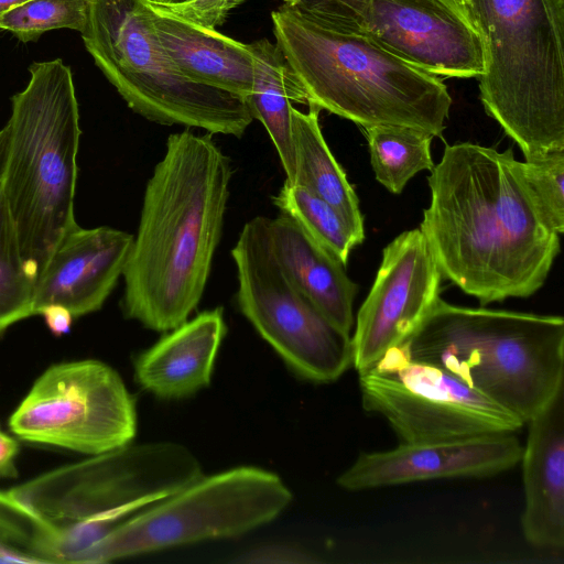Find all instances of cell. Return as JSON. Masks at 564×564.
<instances>
[{"label":"cell","mask_w":564,"mask_h":564,"mask_svg":"<svg viewBox=\"0 0 564 564\" xmlns=\"http://www.w3.org/2000/svg\"><path fill=\"white\" fill-rule=\"evenodd\" d=\"M420 230L438 269L481 304L528 297L544 284L560 235L512 149L446 145L427 178Z\"/></svg>","instance_id":"cell-1"},{"label":"cell","mask_w":564,"mask_h":564,"mask_svg":"<svg viewBox=\"0 0 564 564\" xmlns=\"http://www.w3.org/2000/svg\"><path fill=\"white\" fill-rule=\"evenodd\" d=\"M232 167L209 134H170L148 180L123 270L126 317L155 332L197 307L219 243Z\"/></svg>","instance_id":"cell-2"},{"label":"cell","mask_w":564,"mask_h":564,"mask_svg":"<svg viewBox=\"0 0 564 564\" xmlns=\"http://www.w3.org/2000/svg\"><path fill=\"white\" fill-rule=\"evenodd\" d=\"M275 45L307 96V105L360 127L399 126L441 137L452 98L438 76L372 40L284 3L271 13Z\"/></svg>","instance_id":"cell-3"},{"label":"cell","mask_w":564,"mask_h":564,"mask_svg":"<svg viewBox=\"0 0 564 564\" xmlns=\"http://www.w3.org/2000/svg\"><path fill=\"white\" fill-rule=\"evenodd\" d=\"M11 98L0 181L21 259L36 281L61 239L77 226L79 110L70 68L61 58L34 62Z\"/></svg>","instance_id":"cell-4"},{"label":"cell","mask_w":564,"mask_h":564,"mask_svg":"<svg viewBox=\"0 0 564 564\" xmlns=\"http://www.w3.org/2000/svg\"><path fill=\"white\" fill-rule=\"evenodd\" d=\"M506 409L524 424L564 387V319L437 299L401 345Z\"/></svg>","instance_id":"cell-5"},{"label":"cell","mask_w":564,"mask_h":564,"mask_svg":"<svg viewBox=\"0 0 564 564\" xmlns=\"http://www.w3.org/2000/svg\"><path fill=\"white\" fill-rule=\"evenodd\" d=\"M480 100L524 159L564 150V0H469Z\"/></svg>","instance_id":"cell-6"},{"label":"cell","mask_w":564,"mask_h":564,"mask_svg":"<svg viewBox=\"0 0 564 564\" xmlns=\"http://www.w3.org/2000/svg\"><path fill=\"white\" fill-rule=\"evenodd\" d=\"M80 33L96 66L127 105L164 126L240 138L253 120L245 98L183 77L161 46L149 0H88Z\"/></svg>","instance_id":"cell-7"},{"label":"cell","mask_w":564,"mask_h":564,"mask_svg":"<svg viewBox=\"0 0 564 564\" xmlns=\"http://www.w3.org/2000/svg\"><path fill=\"white\" fill-rule=\"evenodd\" d=\"M203 476L196 456L174 442H152L93 455L11 490L65 535L73 561L128 514Z\"/></svg>","instance_id":"cell-8"},{"label":"cell","mask_w":564,"mask_h":564,"mask_svg":"<svg viewBox=\"0 0 564 564\" xmlns=\"http://www.w3.org/2000/svg\"><path fill=\"white\" fill-rule=\"evenodd\" d=\"M292 494L274 473L251 466L200 476L113 525L77 557L105 563L245 534L279 517Z\"/></svg>","instance_id":"cell-9"},{"label":"cell","mask_w":564,"mask_h":564,"mask_svg":"<svg viewBox=\"0 0 564 564\" xmlns=\"http://www.w3.org/2000/svg\"><path fill=\"white\" fill-rule=\"evenodd\" d=\"M268 219L247 221L231 249L238 307L297 376L334 382L352 366L351 336L337 330L290 281L272 252Z\"/></svg>","instance_id":"cell-10"},{"label":"cell","mask_w":564,"mask_h":564,"mask_svg":"<svg viewBox=\"0 0 564 564\" xmlns=\"http://www.w3.org/2000/svg\"><path fill=\"white\" fill-rule=\"evenodd\" d=\"M19 438L97 455L131 443L135 400L119 373L94 359L59 362L34 382L9 419Z\"/></svg>","instance_id":"cell-11"},{"label":"cell","mask_w":564,"mask_h":564,"mask_svg":"<svg viewBox=\"0 0 564 564\" xmlns=\"http://www.w3.org/2000/svg\"><path fill=\"white\" fill-rule=\"evenodd\" d=\"M362 408L383 417L401 443L514 433L524 423L445 370L390 349L359 373Z\"/></svg>","instance_id":"cell-12"},{"label":"cell","mask_w":564,"mask_h":564,"mask_svg":"<svg viewBox=\"0 0 564 564\" xmlns=\"http://www.w3.org/2000/svg\"><path fill=\"white\" fill-rule=\"evenodd\" d=\"M292 6L436 76L478 78L482 73L480 35L452 0H299Z\"/></svg>","instance_id":"cell-13"},{"label":"cell","mask_w":564,"mask_h":564,"mask_svg":"<svg viewBox=\"0 0 564 564\" xmlns=\"http://www.w3.org/2000/svg\"><path fill=\"white\" fill-rule=\"evenodd\" d=\"M442 278L419 228L403 231L383 249L351 336L352 366L358 373L412 336L440 297Z\"/></svg>","instance_id":"cell-14"},{"label":"cell","mask_w":564,"mask_h":564,"mask_svg":"<svg viewBox=\"0 0 564 564\" xmlns=\"http://www.w3.org/2000/svg\"><path fill=\"white\" fill-rule=\"evenodd\" d=\"M523 445L514 433L401 443L361 453L337 478L349 491L454 477H487L520 463Z\"/></svg>","instance_id":"cell-15"},{"label":"cell","mask_w":564,"mask_h":564,"mask_svg":"<svg viewBox=\"0 0 564 564\" xmlns=\"http://www.w3.org/2000/svg\"><path fill=\"white\" fill-rule=\"evenodd\" d=\"M133 236L107 226L68 231L35 281L33 311L59 304L74 318L96 312L123 274Z\"/></svg>","instance_id":"cell-16"},{"label":"cell","mask_w":564,"mask_h":564,"mask_svg":"<svg viewBox=\"0 0 564 564\" xmlns=\"http://www.w3.org/2000/svg\"><path fill=\"white\" fill-rule=\"evenodd\" d=\"M521 454L524 509L521 529L539 549H564V387L528 422Z\"/></svg>","instance_id":"cell-17"},{"label":"cell","mask_w":564,"mask_h":564,"mask_svg":"<svg viewBox=\"0 0 564 564\" xmlns=\"http://www.w3.org/2000/svg\"><path fill=\"white\" fill-rule=\"evenodd\" d=\"M137 356L135 381L161 399L187 398L209 384L227 326L224 311H204Z\"/></svg>","instance_id":"cell-18"},{"label":"cell","mask_w":564,"mask_h":564,"mask_svg":"<svg viewBox=\"0 0 564 564\" xmlns=\"http://www.w3.org/2000/svg\"><path fill=\"white\" fill-rule=\"evenodd\" d=\"M268 230L272 252L290 281L337 330L351 336L357 285L345 264L288 215L269 218Z\"/></svg>","instance_id":"cell-19"},{"label":"cell","mask_w":564,"mask_h":564,"mask_svg":"<svg viewBox=\"0 0 564 564\" xmlns=\"http://www.w3.org/2000/svg\"><path fill=\"white\" fill-rule=\"evenodd\" d=\"M149 3L158 40L183 77L245 99L249 97L253 84L249 44L160 10L150 0Z\"/></svg>","instance_id":"cell-20"},{"label":"cell","mask_w":564,"mask_h":564,"mask_svg":"<svg viewBox=\"0 0 564 564\" xmlns=\"http://www.w3.org/2000/svg\"><path fill=\"white\" fill-rule=\"evenodd\" d=\"M249 46L253 57V84L246 101L253 119L262 122L275 147L285 182L292 184L296 167L292 101L307 105V96L275 43L261 39Z\"/></svg>","instance_id":"cell-21"},{"label":"cell","mask_w":564,"mask_h":564,"mask_svg":"<svg viewBox=\"0 0 564 564\" xmlns=\"http://www.w3.org/2000/svg\"><path fill=\"white\" fill-rule=\"evenodd\" d=\"M319 111L313 104H308L307 112L292 107L296 164L292 184L304 186L327 202L364 241V217L359 199L323 137L318 122Z\"/></svg>","instance_id":"cell-22"},{"label":"cell","mask_w":564,"mask_h":564,"mask_svg":"<svg viewBox=\"0 0 564 564\" xmlns=\"http://www.w3.org/2000/svg\"><path fill=\"white\" fill-rule=\"evenodd\" d=\"M65 563L64 533L13 491L0 490V563Z\"/></svg>","instance_id":"cell-23"},{"label":"cell","mask_w":564,"mask_h":564,"mask_svg":"<svg viewBox=\"0 0 564 564\" xmlns=\"http://www.w3.org/2000/svg\"><path fill=\"white\" fill-rule=\"evenodd\" d=\"M376 180L389 192L400 194L419 172L434 167L426 131L399 126L364 128Z\"/></svg>","instance_id":"cell-24"},{"label":"cell","mask_w":564,"mask_h":564,"mask_svg":"<svg viewBox=\"0 0 564 564\" xmlns=\"http://www.w3.org/2000/svg\"><path fill=\"white\" fill-rule=\"evenodd\" d=\"M272 200L345 265L350 251L362 242L335 208L304 186L284 181Z\"/></svg>","instance_id":"cell-25"},{"label":"cell","mask_w":564,"mask_h":564,"mask_svg":"<svg viewBox=\"0 0 564 564\" xmlns=\"http://www.w3.org/2000/svg\"><path fill=\"white\" fill-rule=\"evenodd\" d=\"M35 280L21 259L15 230L0 192V335L34 315Z\"/></svg>","instance_id":"cell-26"},{"label":"cell","mask_w":564,"mask_h":564,"mask_svg":"<svg viewBox=\"0 0 564 564\" xmlns=\"http://www.w3.org/2000/svg\"><path fill=\"white\" fill-rule=\"evenodd\" d=\"M88 0H29L0 15V29L20 42H35L51 30L83 32L88 15Z\"/></svg>","instance_id":"cell-27"},{"label":"cell","mask_w":564,"mask_h":564,"mask_svg":"<svg viewBox=\"0 0 564 564\" xmlns=\"http://www.w3.org/2000/svg\"><path fill=\"white\" fill-rule=\"evenodd\" d=\"M525 177L550 224L564 232V150L544 153L522 162Z\"/></svg>","instance_id":"cell-28"},{"label":"cell","mask_w":564,"mask_h":564,"mask_svg":"<svg viewBox=\"0 0 564 564\" xmlns=\"http://www.w3.org/2000/svg\"><path fill=\"white\" fill-rule=\"evenodd\" d=\"M246 0H184L176 3H151L160 10L172 13L187 22L209 30H217L229 12Z\"/></svg>","instance_id":"cell-29"},{"label":"cell","mask_w":564,"mask_h":564,"mask_svg":"<svg viewBox=\"0 0 564 564\" xmlns=\"http://www.w3.org/2000/svg\"><path fill=\"white\" fill-rule=\"evenodd\" d=\"M236 562L240 563H278L300 564L316 562L305 550L289 544H269L258 546L241 554Z\"/></svg>","instance_id":"cell-30"},{"label":"cell","mask_w":564,"mask_h":564,"mask_svg":"<svg viewBox=\"0 0 564 564\" xmlns=\"http://www.w3.org/2000/svg\"><path fill=\"white\" fill-rule=\"evenodd\" d=\"M37 315H42L47 328L55 336L69 333L74 316L68 308L59 304H50L42 307Z\"/></svg>","instance_id":"cell-31"},{"label":"cell","mask_w":564,"mask_h":564,"mask_svg":"<svg viewBox=\"0 0 564 564\" xmlns=\"http://www.w3.org/2000/svg\"><path fill=\"white\" fill-rule=\"evenodd\" d=\"M20 452L18 440L0 430V477L15 478V459Z\"/></svg>","instance_id":"cell-32"},{"label":"cell","mask_w":564,"mask_h":564,"mask_svg":"<svg viewBox=\"0 0 564 564\" xmlns=\"http://www.w3.org/2000/svg\"><path fill=\"white\" fill-rule=\"evenodd\" d=\"M7 142H8V133L6 126L0 130V181L2 177L6 154H7Z\"/></svg>","instance_id":"cell-33"},{"label":"cell","mask_w":564,"mask_h":564,"mask_svg":"<svg viewBox=\"0 0 564 564\" xmlns=\"http://www.w3.org/2000/svg\"><path fill=\"white\" fill-rule=\"evenodd\" d=\"M29 0H0V15L14 7L28 2Z\"/></svg>","instance_id":"cell-34"},{"label":"cell","mask_w":564,"mask_h":564,"mask_svg":"<svg viewBox=\"0 0 564 564\" xmlns=\"http://www.w3.org/2000/svg\"><path fill=\"white\" fill-rule=\"evenodd\" d=\"M460 11L471 21L469 0H452ZM474 24V23H473Z\"/></svg>","instance_id":"cell-35"},{"label":"cell","mask_w":564,"mask_h":564,"mask_svg":"<svg viewBox=\"0 0 564 564\" xmlns=\"http://www.w3.org/2000/svg\"><path fill=\"white\" fill-rule=\"evenodd\" d=\"M150 1L155 2V3H161V4H170V3L181 2L184 0H150Z\"/></svg>","instance_id":"cell-36"},{"label":"cell","mask_w":564,"mask_h":564,"mask_svg":"<svg viewBox=\"0 0 564 564\" xmlns=\"http://www.w3.org/2000/svg\"><path fill=\"white\" fill-rule=\"evenodd\" d=\"M284 3L295 4L299 0H283Z\"/></svg>","instance_id":"cell-37"}]
</instances>
